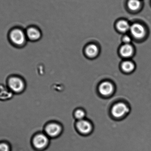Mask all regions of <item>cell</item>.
I'll return each mask as SVG.
<instances>
[{
	"label": "cell",
	"mask_w": 151,
	"mask_h": 151,
	"mask_svg": "<svg viewBox=\"0 0 151 151\" xmlns=\"http://www.w3.org/2000/svg\"><path fill=\"white\" fill-rule=\"evenodd\" d=\"M122 68L124 71L130 72L133 70L134 68V65L132 62L129 61L124 62L122 64Z\"/></svg>",
	"instance_id": "9a60e30c"
},
{
	"label": "cell",
	"mask_w": 151,
	"mask_h": 151,
	"mask_svg": "<svg viewBox=\"0 0 151 151\" xmlns=\"http://www.w3.org/2000/svg\"><path fill=\"white\" fill-rule=\"evenodd\" d=\"M99 91L102 95L105 96H108L112 92L113 87L111 83L108 82H105L100 84Z\"/></svg>",
	"instance_id": "30bf717a"
},
{
	"label": "cell",
	"mask_w": 151,
	"mask_h": 151,
	"mask_svg": "<svg viewBox=\"0 0 151 151\" xmlns=\"http://www.w3.org/2000/svg\"><path fill=\"white\" fill-rule=\"evenodd\" d=\"M129 108L123 103L116 104L112 109V114L113 117L119 119L124 116L128 112Z\"/></svg>",
	"instance_id": "8992f818"
},
{
	"label": "cell",
	"mask_w": 151,
	"mask_h": 151,
	"mask_svg": "<svg viewBox=\"0 0 151 151\" xmlns=\"http://www.w3.org/2000/svg\"><path fill=\"white\" fill-rule=\"evenodd\" d=\"M130 32L132 35L137 39L143 38L145 35L144 27L139 24H134L130 27Z\"/></svg>",
	"instance_id": "ba28073f"
},
{
	"label": "cell",
	"mask_w": 151,
	"mask_h": 151,
	"mask_svg": "<svg viewBox=\"0 0 151 151\" xmlns=\"http://www.w3.org/2000/svg\"><path fill=\"white\" fill-rule=\"evenodd\" d=\"M141 6L139 0H129L128 6L130 9L135 11L138 9Z\"/></svg>",
	"instance_id": "5bb4252c"
},
{
	"label": "cell",
	"mask_w": 151,
	"mask_h": 151,
	"mask_svg": "<svg viewBox=\"0 0 151 151\" xmlns=\"http://www.w3.org/2000/svg\"><path fill=\"white\" fill-rule=\"evenodd\" d=\"M7 86L14 94L23 93L26 88L24 80L18 75H12L7 79Z\"/></svg>",
	"instance_id": "7a4b0ae2"
},
{
	"label": "cell",
	"mask_w": 151,
	"mask_h": 151,
	"mask_svg": "<svg viewBox=\"0 0 151 151\" xmlns=\"http://www.w3.org/2000/svg\"><path fill=\"white\" fill-rule=\"evenodd\" d=\"M0 151H11L10 144L6 142H0Z\"/></svg>",
	"instance_id": "2e32d148"
},
{
	"label": "cell",
	"mask_w": 151,
	"mask_h": 151,
	"mask_svg": "<svg viewBox=\"0 0 151 151\" xmlns=\"http://www.w3.org/2000/svg\"><path fill=\"white\" fill-rule=\"evenodd\" d=\"M120 53L122 55L123 57H129L133 54V47L129 44H126L122 47L120 49Z\"/></svg>",
	"instance_id": "8fae6325"
},
{
	"label": "cell",
	"mask_w": 151,
	"mask_h": 151,
	"mask_svg": "<svg viewBox=\"0 0 151 151\" xmlns=\"http://www.w3.org/2000/svg\"><path fill=\"white\" fill-rule=\"evenodd\" d=\"M123 41L126 44H128L131 41V39L129 36L127 35V36H124V38H123Z\"/></svg>",
	"instance_id": "ac0fdd59"
},
{
	"label": "cell",
	"mask_w": 151,
	"mask_h": 151,
	"mask_svg": "<svg viewBox=\"0 0 151 151\" xmlns=\"http://www.w3.org/2000/svg\"><path fill=\"white\" fill-rule=\"evenodd\" d=\"M63 127L61 124L58 122H50L44 128V133L50 138L58 137L63 133Z\"/></svg>",
	"instance_id": "277c9868"
},
{
	"label": "cell",
	"mask_w": 151,
	"mask_h": 151,
	"mask_svg": "<svg viewBox=\"0 0 151 151\" xmlns=\"http://www.w3.org/2000/svg\"><path fill=\"white\" fill-rule=\"evenodd\" d=\"M14 94L7 86L0 84V101H7L13 97Z\"/></svg>",
	"instance_id": "9c48e42d"
},
{
	"label": "cell",
	"mask_w": 151,
	"mask_h": 151,
	"mask_svg": "<svg viewBox=\"0 0 151 151\" xmlns=\"http://www.w3.org/2000/svg\"><path fill=\"white\" fill-rule=\"evenodd\" d=\"M50 138L44 133H39L35 135L32 140V144L35 150L42 151L48 146Z\"/></svg>",
	"instance_id": "3957f363"
},
{
	"label": "cell",
	"mask_w": 151,
	"mask_h": 151,
	"mask_svg": "<svg viewBox=\"0 0 151 151\" xmlns=\"http://www.w3.org/2000/svg\"><path fill=\"white\" fill-rule=\"evenodd\" d=\"M27 38L32 41H35L40 40L41 36L40 31L34 26H30L25 30Z\"/></svg>",
	"instance_id": "52a82bcc"
},
{
	"label": "cell",
	"mask_w": 151,
	"mask_h": 151,
	"mask_svg": "<svg viewBox=\"0 0 151 151\" xmlns=\"http://www.w3.org/2000/svg\"><path fill=\"white\" fill-rule=\"evenodd\" d=\"M76 128L78 133L83 135H88L92 133L93 130L92 123L89 121L83 119L76 122Z\"/></svg>",
	"instance_id": "5b68a950"
},
{
	"label": "cell",
	"mask_w": 151,
	"mask_h": 151,
	"mask_svg": "<svg viewBox=\"0 0 151 151\" xmlns=\"http://www.w3.org/2000/svg\"><path fill=\"white\" fill-rule=\"evenodd\" d=\"M8 38L11 43L18 48L23 47L27 40L25 31L18 27H13L10 30Z\"/></svg>",
	"instance_id": "6da1fadb"
},
{
	"label": "cell",
	"mask_w": 151,
	"mask_h": 151,
	"mask_svg": "<svg viewBox=\"0 0 151 151\" xmlns=\"http://www.w3.org/2000/svg\"><path fill=\"white\" fill-rule=\"evenodd\" d=\"M116 27L120 32H125L130 29V26L127 21L121 20L117 22Z\"/></svg>",
	"instance_id": "7c38bea8"
},
{
	"label": "cell",
	"mask_w": 151,
	"mask_h": 151,
	"mask_svg": "<svg viewBox=\"0 0 151 151\" xmlns=\"http://www.w3.org/2000/svg\"><path fill=\"white\" fill-rule=\"evenodd\" d=\"M87 55L90 57H94L97 55L98 53V49L96 45L94 44L89 45L86 50Z\"/></svg>",
	"instance_id": "4fadbf2b"
},
{
	"label": "cell",
	"mask_w": 151,
	"mask_h": 151,
	"mask_svg": "<svg viewBox=\"0 0 151 151\" xmlns=\"http://www.w3.org/2000/svg\"><path fill=\"white\" fill-rule=\"evenodd\" d=\"M85 114L84 112L82 110H77L75 113V116L76 118L79 120L83 119L85 117Z\"/></svg>",
	"instance_id": "e0dca14e"
}]
</instances>
